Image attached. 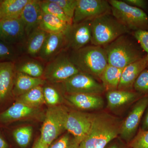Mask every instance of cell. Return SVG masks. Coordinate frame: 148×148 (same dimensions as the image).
Listing matches in <instances>:
<instances>
[{
  "label": "cell",
  "instance_id": "e0dca14e",
  "mask_svg": "<svg viewBox=\"0 0 148 148\" xmlns=\"http://www.w3.org/2000/svg\"><path fill=\"white\" fill-rule=\"evenodd\" d=\"M148 67L147 56L140 60L129 64L123 69L117 90H131L140 74Z\"/></svg>",
  "mask_w": 148,
  "mask_h": 148
},
{
  "label": "cell",
  "instance_id": "83f0119b",
  "mask_svg": "<svg viewBox=\"0 0 148 148\" xmlns=\"http://www.w3.org/2000/svg\"><path fill=\"white\" fill-rule=\"evenodd\" d=\"M40 5L43 13L56 16L69 25L73 24V21L66 16L62 9L52 0L40 1Z\"/></svg>",
  "mask_w": 148,
  "mask_h": 148
},
{
  "label": "cell",
  "instance_id": "603a6c76",
  "mask_svg": "<svg viewBox=\"0 0 148 148\" xmlns=\"http://www.w3.org/2000/svg\"><path fill=\"white\" fill-rule=\"evenodd\" d=\"M70 25L56 16L42 12L38 27L48 34H58L65 33Z\"/></svg>",
  "mask_w": 148,
  "mask_h": 148
},
{
  "label": "cell",
  "instance_id": "9a60e30c",
  "mask_svg": "<svg viewBox=\"0 0 148 148\" xmlns=\"http://www.w3.org/2000/svg\"><path fill=\"white\" fill-rule=\"evenodd\" d=\"M16 74L15 63L13 61L0 62V103L5 102L13 95Z\"/></svg>",
  "mask_w": 148,
  "mask_h": 148
},
{
  "label": "cell",
  "instance_id": "f546056e",
  "mask_svg": "<svg viewBox=\"0 0 148 148\" xmlns=\"http://www.w3.org/2000/svg\"><path fill=\"white\" fill-rule=\"evenodd\" d=\"M43 92L45 103L49 107L61 105L63 98L59 90L52 86H43Z\"/></svg>",
  "mask_w": 148,
  "mask_h": 148
},
{
  "label": "cell",
  "instance_id": "277c9868",
  "mask_svg": "<svg viewBox=\"0 0 148 148\" xmlns=\"http://www.w3.org/2000/svg\"><path fill=\"white\" fill-rule=\"evenodd\" d=\"M92 45L104 47L130 31L115 18L112 13L106 14L91 20Z\"/></svg>",
  "mask_w": 148,
  "mask_h": 148
},
{
  "label": "cell",
  "instance_id": "ac0fdd59",
  "mask_svg": "<svg viewBox=\"0 0 148 148\" xmlns=\"http://www.w3.org/2000/svg\"><path fill=\"white\" fill-rule=\"evenodd\" d=\"M42 13L40 1L29 0L24 6L20 18L24 24L27 37L33 30L39 27Z\"/></svg>",
  "mask_w": 148,
  "mask_h": 148
},
{
  "label": "cell",
  "instance_id": "d590c367",
  "mask_svg": "<svg viewBox=\"0 0 148 148\" xmlns=\"http://www.w3.org/2000/svg\"><path fill=\"white\" fill-rule=\"evenodd\" d=\"M16 55L15 51L9 44L0 40V59L13 61Z\"/></svg>",
  "mask_w": 148,
  "mask_h": 148
},
{
  "label": "cell",
  "instance_id": "52a82bcc",
  "mask_svg": "<svg viewBox=\"0 0 148 148\" xmlns=\"http://www.w3.org/2000/svg\"><path fill=\"white\" fill-rule=\"evenodd\" d=\"M79 72L69 57L61 54L48 62L43 78L52 83H62Z\"/></svg>",
  "mask_w": 148,
  "mask_h": 148
},
{
  "label": "cell",
  "instance_id": "ba28073f",
  "mask_svg": "<svg viewBox=\"0 0 148 148\" xmlns=\"http://www.w3.org/2000/svg\"><path fill=\"white\" fill-rule=\"evenodd\" d=\"M148 106V94L144 95L133 103L132 109L123 121L119 138L128 144L135 137Z\"/></svg>",
  "mask_w": 148,
  "mask_h": 148
},
{
  "label": "cell",
  "instance_id": "7402d4cb",
  "mask_svg": "<svg viewBox=\"0 0 148 148\" xmlns=\"http://www.w3.org/2000/svg\"><path fill=\"white\" fill-rule=\"evenodd\" d=\"M48 34L39 27L33 30L27 37L26 44L27 53L32 57L38 56Z\"/></svg>",
  "mask_w": 148,
  "mask_h": 148
},
{
  "label": "cell",
  "instance_id": "60d3db41",
  "mask_svg": "<svg viewBox=\"0 0 148 148\" xmlns=\"http://www.w3.org/2000/svg\"><path fill=\"white\" fill-rule=\"evenodd\" d=\"M8 145L5 140L0 135V148H8Z\"/></svg>",
  "mask_w": 148,
  "mask_h": 148
},
{
  "label": "cell",
  "instance_id": "4dcf8cb0",
  "mask_svg": "<svg viewBox=\"0 0 148 148\" xmlns=\"http://www.w3.org/2000/svg\"><path fill=\"white\" fill-rule=\"evenodd\" d=\"M80 143L75 137L67 132L48 148H80Z\"/></svg>",
  "mask_w": 148,
  "mask_h": 148
},
{
  "label": "cell",
  "instance_id": "4fadbf2b",
  "mask_svg": "<svg viewBox=\"0 0 148 148\" xmlns=\"http://www.w3.org/2000/svg\"><path fill=\"white\" fill-rule=\"evenodd\" d=\"M26 36L24 25L20 17L0 20V40L11 45L21 42Z\"/></svg>",
  "mask_w": 148,
  "mask_h": 148
},
{
  "label": "cell",
  "instance_id": "5b68a950",
  "mask_svg": "<svg viewBox=\"0 0 148 148\" xmlns=\"http://www.w3.org/2000/svg\"><path fill=\"white\" fill-rule=\"evenodd\" d=\"M69 109L62 105L49 107L44 117L40 138L46 148L66 130Z\"/></svg>",
  "mask_w": 148,
  "mask_h": 148
},
{
  "label": "cell",
  "instance_id": "ab89813d",
  "mask_svg": "<svg viewBox=\"0 0 148 148\" xmlns=\"http://www.w3.org/2000/svg\"><path fill=\"white\" fill-rule=\"evenodd\" d=\"M32 148H46L45 146L43 144L41 141L40 138H38L35 143L34 145Z\"/></svg>",
  "mask_w": 148,
  "mask_h": 148
},
{
  "label": "cell",
  "instance_id": "f1b7e54d",
  "mask_svg": "<svg viewBox=\"0 0 148 148\" xmlns=\"http://www.w3.org/2000/svg\"><path fill=\"white\" fill-rule=\"evenodd\" d=\"M33 131L32 126H23L14 130L12 135L17 145L24 148L27 147L31 142Z\"/></svg>",
  "mask_w": 148,
  "mask_h": 148
},
{
  "label": "cell",
  "instance_id": "5bb4252c",
  "mask_svg": "<svg viewBox=\"0 0 148 148\" xmlns=\"http://www.w3.org/2000/svg\"><path fill=\"white\" fill-rule=\"evenodd\" d=\"M40 113L38 108L31 107L16 101L8 109L0 113V122L8 123L25 119L39 117Z\"/></svg>",
  "mask_w": 148,
  "mask_h": 148
},
{
  "label": "cell",
  "instance_id": "30bf717a",
  "mask_svg": "<svg viewBox=\"0 0 148 148\" xmlns=\"http://www.w3.org/2000/svg\"><path fill=\"white\" fill-rule=\"evenodd\" d=\"M111 13L108 1L106 0H77L73 24L92 20L106 14Z\"/></svg>",
  "mask_w": 148,
  "mask_h": 148
},
{
  "label": "cell",
  "instance_id": "e575fe53",
  "mask_svg": "<svg viewBox=\"0 0 148 148\" xmlns=\"http://www.w3.org/2000/svg\"><path fill=\"white\" fill-rule=\"evenodd\" d=\"M133 36L143 50L145 52L148 60V31L138 30L135 31L133 32Z\"/></svg>",
  "mask_w": 148,
  "mask_h": 148
},
{
  "label": "cell",
  "instance_id": "8992f818",
  "mask_svg": "<svg viewBox=\"0 0 148 148\" xmlns=\"http://www.w3.org/2000/svg\"><path fill=\"white\" fill-rule=\"evenodd\" d=\"M108 1L113 16L130 31H148V15L145 11L129 5L123 1Z\"/></svg>",
  "mask_w": 148,
  "mask_h": 148
},
{
  "label": "cell",
  "instance_id": "2e32d148",
  "mask_svg": "<svg viewBox=\"0 0 148 148\" xmlns=\"http://www.w3.org/2000/svg\"><path fill=\"white\" fill-rule=\"evenodd\" d=\"M65 98L74 107L83 110H97L103 109L105 106L103 97L98 94H67Z\"/></svg>",
  "mask_w": 148,
  "mask_h": 148
},
{
  "label": "cell",
  "instance_id": "44dd1931",
  "mask_svg": "<svg viewBox=\"0 0 148 148\" xmlns=\"http://www.w3.org/2000/svg\"><path fill=\"white\" fill-rule=\"evenodd\" d=\"M46 82L43 78L34 77L26 74L16 72L12 94L18 97L34 88L44 85Z\"/></svg>",
  "mask_w": 148,
  "mask_h": 148
},
{
  "label": "cell",
  "instance_id": "6da1fadb",
  "mask_svg": "<svg viewBox=\"0 0 148 148\" xmlns=\"http://www.w3.org/2000/svg\"><path fill=\"white\" fill-rule=\"evenodd\" d=\"M123 121L106 112L92 114L90 131L80 143L79 148H105L119 136Z\"/></svg>",
  "mask_w": 148,
  "mask_h": 148
},
{
  "label": "cell",
  "instance_id": "8d00e7d4",
  "mask_svg": "<svg viewBox=\"0 0 148 148\" xmlns=\"http://www.w3.org/2000/svg\"><path fill=\"white\" fill-rule=\"evenodd\" d=\"M104 148H130L128 144L124 142L119 136L110 141Z\"/></svg>",
  "mask_w": 148,
  "mask_h": 148
},
{
  "label": "cell",
  "instance_id": "836d02e7",
  "mask_svg": "<svg viewBox=\"0 0 148 148\" xmlns=\"http://www.w3.org/2000/svg\"><path fill=\"white\" fill-rule=\"evenodd\" d=\"M52 1L57 4L62 9L66 16L73 21L77 0H52Z\"/></svg>",
  "mask_w": 148,
  "mask_h": 148
},
{
  "label": "cell",
  "instance_id": "7a4b0ae2",
  "mask_svg": "<svg viewBox=\"0 0 148 148\" xmlns=\"http://www.w3.org/2000/svg\"><path fill=\"white\" fill-rule=\"evenodd\" d=\"M125 35L103 47L107 53L108 64L121 69L147 56L138 43Z\"/></svg>",
  "mask_w": 148,
  "mask_h": 148
},
{
  "label": "cell",
  "instance_id": "74e56055",
  "mask_svg": "<svg viewBox=\"0 0 148 148\" xmlns=\"http://www.w3.org/2000/svg\"><path fill=\"white\" fill-rule=\"evenodd\" d=\"M129 5L146 10L148 7V2L145 0H124L123 1Z\"/></svg>",
  "mask_w": 148,
  "mask_h": 148
},
{
  "label": "cell",
  "instance_id": "d6986e66",
  "mask_svg": "<svg viewBox=\"0 0 148 148\" xmlns=\"http://www.w3.org/2000/svg\"><path fill=\"white\" fill-rule=\"evenodd\" d=\"M65 33L48 34L38 56L40 59L49 62L58 55L66 46Z\"/></svg>",
  "mask_w": 148,
  "mask_h": 148
},
{
  "label": "cell",
  "instance_id": "484cf974",
  "mask_svg": "<svg viewBox=\"0 0 148 148\" xmlns=\"http://www.w3.org/2000/svg\"><path fill=\"white\" fill-rule=\"evenodd\" d=\"M15 66L16 72L34 77L42 78L43 76L45 68L40 62L36 59H23L16 64L15 63Z\"/></svg>",
  "mask_w": 148,
  "mask_h": 148
},
{
  "label": "cell",
  "instance_id": "f35d334b",
  "mask_svg": "<svg viewBox=\"0 0 148 148\" xmlns=\"http://www.w3.org/2000/svg\"><path fill=\"white\" fill-rule=\"evenodd\" d=\"M139 129L143 130H148V106L145 111Z\"/></svg>",
  "mask_w": 148,
  "mask_h": 148
},
{
  "label": "cell",
  "instance_id": "d6a6232c",
  "mask_svg": "<svg viewBox=\"0 0 148 148\" xmlns=\"http://www.w3.org/2000/svg\"><path fill=\"white\" fill-rule=\"evenodd\" d=\"M128 145L130 148H148V130L139 129Z\"/></svg>",
  "mask_w": 148,
  "mask_h": 148
},
{
  "label": "cell",
  "instance_id": "d4e9b609",
  "mask_svg": "<svg viewBox=\"0 0 148 148\" xmlns=\"http://www.w3.org/2000/svg\"><path fill=\"white\" fill-rule=\"evenodd\" d=\"M123 69L109 64L106 66L100 78L105 90L108 91L117 89Z\"/></svg>",
  "mask_w": 148,
  "mask_h": 148
},
{
  "label": "cell",
  "instance_id": "9c48e42d",
  "mask_svg": "<svg viewBox=\"0 0 148 148\" xmlns=\"http://www.w3.org/2000/svg\"><path fill=\"white\" fill-rule=\"evenodd\" d=\"M67 94L90 93L100 95L105 91L100 83L90 75L79 72L62 83Z\"/></svg>",
  "mask_w": 148,
  "mask_h": 148
},
{
  "label": "cell",
  "instance_id": "4316f807",
  "mask_svg": "<svg viewBox=\"0 0 148 148\" xmlns=\"http://www.w3.org/2000/svg\"><path fill=\"white\" fill-rule=\"evenodd\" d=\"M16 101L31 107L39 108L40 106L45 103L42 86H36L18 96Z\"/></svg>",
  "mask_w": 148,
  "mask_h": 148
},
{
  "label": "cell",
  "instance_id": "1f68e13d",
  "mask_svg": "<svg viewBox=\"0 0 148 148\" xmlns=\"http://www.w3.org/2000/svg\"><path fill=\"white\" fill-rule=\"evenodd\" d=\"M133 88L135 91L143 95L148 94V69L140 74L134 83Z\"/></svg>",
  "mask_w": 148,
  "mask_h": 148
},
{
  "label": "cell",
  "instance_id": "7c38bea8",
  "mask_svg": "<svg viewBox=\"0 0 148 148\" xmlns=\"http://www.w3.org/2000/svg\"><path fill=\"white\" fill-rule=\"evenodd\" d=\"M91 20L85 21L69 26L65 33L66 47L73 51L80 49L91 42Z\"/></svg>",
  "mask_w": 148,
  "mask_h": 148
},
{
  "label": "cell",
  "instance_id": "3957f363",
  "mask_svg": "<svg viewBox=\"0 0 148 148\" xmlns=\"http://www.w3.org/2000/svg\"><path fill=\"white\" fill-rule=\"evenodd\" d=\"M80 71L100 79L101 74L108 66V57L103 47L87 45L77 50L73 51L69 56Z\"/></svg>",
  "mask_w": 148,
  "mask_h": 148
},
{
  "label": "cell",
  "instance_id": "cb8c5ba5",
  "mask_svg": "<svg viewBox=\"0 0 148 148\" xmlns=\"http://www.w3.org/2000/svg\"><path fill=\"white\" fill-rule=\"evenodd\" d=\"M29 0L0 1V19L20 17L23 8Z\"/></svg>",
  "mask_w": 148,
  "mask_h": 148
},
{
  "label": "cell",
  "instance_id": "b9f144b4",
  "mask_svg": "<svg viewBox=\"0 0 148 148\" xmlns=\"http://www.w3.org/2000/svg\"><path fill=\"white\" fill-rule=\"evenodd\" d=\"M0 20H1V19H0Z\"/></svg>",
  "mask_w": 148,
  "mask_h": 148
},
{
  "label": "cell",
  "instance_id": "8fae6325",
  "mask_svg": "<svg viewBox=\"0 0 148 148\" xmlns=\"http://www.w3.org/2000/svg\"><path fill=\"white\" fill-rule=\"evenodd\" d=\"M92 114L79 110L69 111L66 123V130L80 143L90 131Z\"/></svg>",
  "mask_w": 148,
  "mask_h": 148
},
{
  "label": "cell",
  "instance_id": "ffe728a7",
  "mask_svg": "<svg viewBox=\"0 0 148 148\" xmlns=\"http://www.w3.org/2000/svg\"><path fill=\"white\" fill-rule=\"evenodd\" d=\"M144 95L134 90L117 89L107 91V106L111 110L118 109L130 104H133Z\"/></svg>",
  "mask_w": 148,
  "mask_h": 148
}]
</instances>
